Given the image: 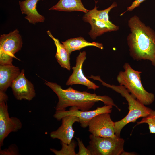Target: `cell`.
I'll return each mask as SVG.
<instances>
[{
  "mask_svg": "<svg viewBox=\"0 0 155 155\" xmlns=\"http://www.w3.org/2000/svg\"><path fill=\"white\" fill-rule=\"evenodd\" d=\"M128 24L131 32L127 38L130 55L137 61H150L155 66V31L136 15L130 18Z\"/></svg>",
  "mask_w": 155,
  "mask_h": 155,
  "instance_id": "obj_1",
  "label": "cell"
},
{
  "mask_svg": "<svg viewBox=\"0 0 155 155\" xmlns=\"http://www.w3.org/2000/svg\"><path fill=\"white\" fill-rule=\"evenodd\" d=\"M44 84L56 94L58 97V102L55 108L56 111H64L69 106H75L82 111H88L99 101L102 102L105 105L115 106L119 111L121 110L109 96L97 95L95 93L79 91L71 87L67 89H63L57 83L46 80L44 81Z\"/></svg>",
  "mask_w": 155,
  "mask_h": 155,
  "instance_id": "obj_2",
  "label": "cell"
},
{
  "mask_svg": "<svg viewBox=\"0 0 155 155\" xmlns=\"http://www.w3.org/2000/svg\"><path fill=\"white\" fill-rule=\"evenodd\" d=\"M94 80L99 81L104 86L109 88L120 94L127 101L129 112L127 115L121 119L115 122V135L120 137L123 128L128 123L134 122L140 118L148 116L152 110L144 105L134 98L123 86L111 85L103 81L100 76H94Z\"/></svg>",
  "mask_w": 155,
  "mask_h": 155,
  "instance_id": "obj_3",
  "label": "cell"
},
{
  "mask_svg": "<svg viewBox=\"0 0 155 155\" xmlns=\"http://www.w3.org/2000/svg\"><path fill=\"white\" fill-rule=\"evenodd\" d=\"M124 71L119 72L117 80L119 85L123 86L137 100L145 106L150 105L154 101V94L144 88L141 80L142 72L133 69L129 63H125Z\"/></svg>",
  "mask_w": 155,
  "mask_h": 155,
  "instance_id": "obj_4",
  "label": "cell"
},
{
  "mask_svg": "<svg viewBox=\"0 0 155 155\" xmlns=\"http://www.w3.org/2000/svg\"><path fill=\"white\" fill-rule=\"evenodd\" d=\"M90 141L87 147L91 155H122L124 140L116 136L114 137H101L92 134L89 136Z\"/></svg>",
  "mask_w": 155,
  "mask_h": 155,
  "instance_id": "obj_5",
  "label": "cell"
},
{
  "mask_svg": "<svg viewBox=\"0 0 155 155\" xmlns=\"http://www.w3.org/2000/svg\"><path fill=\"white\" fill-rule=\"evenodd\" d=\"M23 42L17 29L0 37V65H11L15 54L21 50Z\"/></svg>",
  "mask_w": 155,
  "mask_h": 155,
  "instance_id": "obj_6",
  "label": "cell"
},
{
  "mask_svg": "<svg viewBox=\"0 0 155 155\" xmlns=\"http://www.w3.org/2000/svg\"><path fill=\"white\" fill-rule=\"evenodd\" d=\"M113 106L106 105L101 107H97L95 110L92 111H82L75 106H71L68 111H56L53 117L58 121L66 116L73 115L78 117L81 126L85 128L88 127L91 120L95 116L100 114L108 113L112 111Z\"/></svg>",
  "mask_w": 155,
  "mask_h": 155,
  "instance_id": "obj_7",
  "label": "cell"
},
{
  "mask_svg": "<svg viewBox=\"0 0 155 155\" xmlns=\"http://www.w3.org/2000/svg\"><path fill=\"white\" fill-rule=\"evenodd\" d=\"M88 131L96 137H114L115 135V122L110 113L100 114L92 119L88 126Z\"/></svg>",
  "mask_w": 155,
  "mask_h": 155,
  "instance_id": "obj_8",
  "label": "cell"
},
{
  "mask_svg": "<svg viewBox=\"0 0 155 155\" xmlns=\"http://www.w3.org/2000/svg\"><path fill=\"white\" fill-rule=\"evenodd\" d=\"M7 101L0 99V147L3 145L4 139L12 132L21 129L20 120L15 117H10Z\"/></svg>",
  "mask_w": 155,
  "mask_h": 155,
  "instance_id": "obj_9",
  "label": "cell"
},
{
  "mask_svg": "<svg viewBox=\"0 0 155 155\" xmlns=\"http://www.w3.org/2000/svg\"><path fill=\"white\" fill-rule=\"evenodd\" d=\"M11 87L14 96L19 100L30 101L36 96L34 85L25 77L24 69L13 81Z\"/></svg>",
  "mask_w": 155,
  "mask_h": 155,
  "instance_id": "obj_10",
  "label": "cell"
},
{
  "mask_svg": "<svg viewBox=\"0 0 155 155\" xmlns=\"http://www.w3.org/2000/svg\"><path fill=\"white\" fill-rule=\"evenodd\" d=\"M86 59V52H80L77 57L75 66L72 67L73 72L67 81L66 85L81 84L87 87L88 89L95 90L99 86L90 80L84 74L82 70V65Z\"/></svg>",
  "mask_w": 155,
  "mask_h": 155,
  "instance_id": "obj_11",
  "label": "cell"
},
{
  "mask_svg": "<svg viewBox=\"0 0 155 155\" xmlns=\"http://www.w3.org/2000/svg\"><path fill=\"white\" fill-rule=\"evenodd\" d=\"M61 125L56 130L50 133L52 139H57L61 142L69 144L72 140L75 131L73 125L76 122H79V118L73 115H68L63 117Z\"/></svg>",
  "mask_w": 155,
  "mask_h": 155,
  "instance_id": "obj_12",
  "label": "cell"
},
{
  "mask_svg": "<svg viewBox=\"0 0 155 155\" xmlns=\"http://www.w3.org/2000/svg\"><path fill=\"white\" fill-rule=\"evenodd\" d=\"M40 0H24L19 1L22 13L26 15L24 18L30 23L35 24L43 22L45 20V17L40 14L36 9L37 3Z\"/></svg>",
  "mask_w": 155,
  "mask_h": 155,
  "instance_id": "obj_13",
  "label": "cell"
},
{
  "mask_svg": "<svg viewBox=\"0 0 155 155\" xmlns=\"http://www.w3.org/2000/svg\"><path fill=\"white\" fill-rule=\"evenodd\" d=\"M19 68L13 64L0 65V92H5L20 74Z\"/></svg>",
  "mask_w": 155,
  "mask_h": 155,
  "instance_id": "obj_14",
  "label": "cell"
},
{
  "mask_svg": "<svg viewBox=\"0 0 155 155\" xmlns=\"http://www.w3.org/2000/svg\"><path fill=\"white\" fill-rule=\"evenodd\" d=\"M83 20L85 22L89 23L91 26V30L88 34L92 39L100 36L105 33L111 31H117L119 29V27H112L104 22L94 18L83 17Z\"/></svg>",
  "mask_w": 155,
  "mask_h": 155,
  "instance_id": "obj_15",
  "label": "cell"
},
{
  "mask_svg": "<svg viewBox=\"0 0 155 155\" xmlns=\"http://www.w3.org/2000/svg\"><path fill=\"white\" fill-rule=\"evenodd\" d=\"M49 36L53 40L57 51L55 56L56 59L61 67L69 71L71 69L70 63V55L64 46L61 44L59 40L55 38L50 30L47 31Z\"/></svg>",
  "mask_w": 155,
  "mask_h": 155,
  "instance_id": "obj_16",
  "label": "cell"
},
{
  "mask_svg": "<svg viewBox=\"0 0 155 155\" xmlns=\"http://www.w3.org/2000/svg\"><path fill=\"white\" fill-rule=\"evenodd\" d=\"M49 10L67 12L78 11L85 13L89 11L85 8L81 0H60Z\"/></svg>",
  "mask_w": 155,
  "mask_h": 155,
  "instance_id": "obj_17",
  "label": "cell"
},
{
  "mask_svg": "<svg viewBox=\"0 0 155 155\" xmlns=\"http://www.w3.org/2000/svg\"><path fill=\"white\" fill-rule=\"evenodd\" d=\"M61 42L70 55L73 51L80 50L87 46H95L101 49H103L102 44L95 42H89L82 37L70 38Z\"/></svg>",
  "mask_w": 155,
  "mask_h": 155,
  "instance_id": "obj_18",
  "label": "cell"
},
{
  "mask_svg": "<svg viewBox=\"0 0 155 155\" xmlns=\"http://www.w3.org/2000/svg\"><path fill=\"white\" fill-rule=\"evenodd\" d=\"M97 1H95V5L94 8L87 13H85L83 17L94 18L102 21L108 25L112 27H117L118 26L113 24L109 21L108 14L111 10L113 8L117 6V4L115 2H114L112 5L107 8L101 10H97L98 7H96Z\"/></svg>",
  "mask_w": 155,
  "mask_h": 155,
  "instance_id": "obj_19",
  "label": "cell"
},
{
  "mask_svg": "<svg viewBox=\"0 0 155 155\" xmlns=\"http://www.w3.org/2000/svg\"><path fill=\"white\" fill-rule=\"evenodd\" d=\"M61 148L60 150L50 148V150L56 155H76L75 149L76 146V142L72 140L69 144L61 142Z\"/></svg>",
  "mask_w": 155,
  "mask_h": 155,
  "instance_id": "obj_20",
  "label": "cell"
},
{
  "mask_svg": "<svg viewBox=\"0 0 155 155\" xmlns=\"http://www.w3.org/2000/svg\"><path fill=\"white\" fill-rule=\"evenodd\" d=\"M146 123L148 125L150 132L155 133V111L152 110L147 116L142 118L140 121L138 122L137 125Z\"/></svg>",
  "mask_w": 155,
  "mask_h": 155,
  "instance_id": "obj_21",
  "label": "cell"
},
{
  "mask_svg": "<svg viewBox=\"0 0 155 155\" xmlns=\"http://www.w3.org/2000/svg\"><path fill=\"white\" fill-rule=\"evenodd\" d=\"M19 154L18 149L15 144L10 145L8 148L1 150L0 149V155H17Z\"/></svg>",
  "mask_w": 155,
  "mask_h": 155,
  "instance_id": "obj_22",
  "label": "cell"
},
{
  "mask_svg": "<svg viewBox=\"0 0 155 155\" xmlns=\"http://www.w3.org/2000/svg\"><path fill=\"white\" fill-rule=\"evenodd\" d=\"M76 138L78 141L79 147V151L76 155H91L90 151L85 147L82 141L79 137Z\"/></svg>",
  "mask_w": 155,
  "mask_h": 155,
  "instance_id": "obj_23",
  "label": "cell"
},
{
  "mask_svg": "<svg viewBox=\"0 0 155 155\" xmlns=\"http://www.w3.org/2000/svg\"><path fill=\"white\" fill-rule=\"evenodd\" d=\"M145 0H135L133 1L131 5L128 7L127 8V9L125 12L131 11H132L135 8L139 7L141 3L143 2Z\"/></svg>",
  "mask_w": 155,
  "mask_h": 155,
  "instance_id": "obj_24",
  "label": "cell"
},
{
  "mask_svg": "<svg viewBox=\"0 0 155 155\" xmlns=\"http://www.w3.org/2000/svg\"><path fill=\"white\" fill-rule=\"evenodd\" d=\"M135 153H134L133 152H126L124 151L123 152L122 154V155H135Z\"/></svg>",
  "mask_w": 155,
  "mask_h": 155,
  "instance_id": "obj_25",
  "label": "cell"
}]
</instances>
